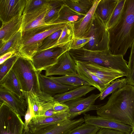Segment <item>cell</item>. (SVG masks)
I'll return each mask as SVG.
<instances>
[{"label":"cell","mask_w":134,"mask_h":134,"mask_svg":"<svg viewBox=\"0 0 134 134\" xmlns=\"http://www.w3.org/2000/svg\"><path fill=\"white\" fill-rule=\"evenodd\" d=\"M75 61L78 74L83 80L91 86L95 87L100 92H102L108 86L99 79L82 65L80 62Z\"/></svg>","instance_id":"7402d4cb"},{"label":"cell","mask_w":134,"mask_h":134,"mask_svg":"<svg viewBox=\"0 0 134 134\" xmlns=\"http://www.w3.org/2000/svg\"><path fill=\"white\" fill-rule=\"evenodd\" d=\"M127 134H134V129L132 130V131L130 133Z\"/></svg>","instance_id":"7bdbcfd3"},{"label":"cell","mask_w":134,"mask_h":134,"mask_svg":"<svg viewBox=\"0 0 134 134\" xmlns=\"http://www.w3.org/2000/svg\"><path fill=\"white\" fill-rule=\"evenodd\" d=\"M12 69L19 81L23 94L30 92L38 93L41 91L38 72L31 60L19 56Z\"/></svg>","instance_id":"5b68a950"},{"label":"cell","mask_w":134,"mask_h":134,"mask_svg":"<svg viewBox=\"0 0 134 134\" xmlns=\"http://www.w3.org/2000/svg\"><path fill=\"white\" fill-rule=\"evenodd\" d=\"M85 15L75 12L65 4L60 9L57 18L51 24L73 23L79 20Z\"/></svg>","instance_id":"cb8c5ba5"},{"label":"cell","mask_w":134,"mask_h":134,"mask_svg":"<svg viewBox=\"0 0 134 134\" xmlns=\"http://www.w3.org/2000/svg\"><path fill=\"white\" fill-rule=\"evenodd\" d=\"M100 93L92 94L86 98L81 97L64 103L69 107L68 119L72 120L81 114H85L89 111L98 110L103 105H95L96 100L99 97Z\"/></svg>","instance_id":"ba28073f"},{"label":"cell","mask_w":134,"mask_h":134,"mask_svg":"<svg viewBox=\"0 0 134 134\" xmlns=\"http://www.w3.org/2000/svg\"><path fill=\"white\" fill-rule=\"evenodd\" d=\"M68 51L75 60L92 62L123 72L126 77L128 75L129 68L123 56L113 55L109 50L92 51L81 48L71 49Z\"/></svg>","instance_id":"3957f363"},{"label":"cell","mask_w":134,"mask_h":134,"mask_svg":"<svg viewBox=\"0 0 134 134\" xmlns=\"http://www.w3.org/2000/svg\"><path fill=\"white\" fill-rule=\"evenodd\" d=\"M40 89L41 91L52 96L74 89L78 86L62 84L49 77L38 72Z\"/></svg>","instance_id":"2e32d148"},{"label":"cell","mask_w":134,"mask_h":134,"mask_svg":"<svg viewBox=\"0 0 134 134\" xmlns=\"http://www.w3.org/2000/svg\"><path fill=\"white\" fill-rule=\"evenodd\" d=\"M74 38L72 23H67L62 29L60 36L54 47H59L66 51L70 49V47Z\"/></svg>","instance_id":"484cf974"},{"label":"cell","mask_w":134,"mask_h":134,"mask_svg":"<svg viewBox=\"0 0 134 134\" xmlns=\"http://www.w3.org/2000/svg\"><path fill=\"white\" fill-rule=\"evenodd\" d=\"M68 112H63L52 116L33 117L28 125L29 130L33 131L49 125L57 124L68 120Z\"/></svg>","instance_id":"d6986e66"},{"label":"cell","mask_w":134,"mask_h":134,"mask_svg":"<svg viewBox=\"0 0 134 134\" xmlns=\"http://www.w3.org/2000/svg\"><path fill=\"white\" fill-rule=\"evenodd\" d=\"M89 42L82 48L88 50L102 51L109 50V35L105 25L96 14L87 38Z\"/></svg>","instance_id":"8992f818"},{"label":"cell","mask_w":134,"mask_h":134,"mask_svg":"<svg viewBox=\"0 0 134 134\" xmlns=\"http://www.w3.org/2000/svg\"><path fill=\"white\" fill-rule=\"evenodd\" d=\"M25 99L0 86V103H5L21 116H25L27 108V102Z\"/></svg>","instance_id":"e0dca14e"},{"label":"cell","mask_w":134,"mask_h":134,"mask_svg":"<svg viewBox=\"0 0 134 134\" xmlns=\"http://www.w3.org/2000/svg\"><path fill=\"white\" fill-rule=\"evenodd\" d=\"M22 34L21 29L0 46V56L9 52L17 53L20 46Z\"/></svg>","instance_id":"83f0119b"},{"label":"cell","mask_w":134,"mask_h":134,"mask_svg":"<svg viewBox=\"0 0 134 134\" xmlns=\"http://www.w3.org/2000/svg\"><path fill=\"white\" fill-rule=\"evenodd\" d=\"M118 0H100L95 13L106 25L112 14Z\"/></svg>","instance_id":"603a6c76"},{"label":"cell","mask_w":134,"mask_h":134,"mask_svg":"<svg viewBox=\"0 0 134 134\" xmlns=\"http://www.w3.org/2000/svg\"><path fill=\"white\" fill-rule=\"evenodd\" d=\"M0 86L25 99L21 86L15 74L12 69L3 79L0 81Z\"/></svg>","instance_id":"d4e9b609"},{"label":"cell","mask_w":134,"mask_h":134,"mask_svg":"<svg viewBox=\"0 0 134 134\" xmlns=\"http://www.w3.org/2000/svg\"><path fill=\"white\" fill-rule=\"evenodd\" d=\"M84 122V119L82 118L76 119L68 120L33 131H23V134H67L72 129Z\"/></svg>","instance_id":"7c38bea8"},{"label":"cell","mask_w":134,"mask_h":134,"mask_svg":"<svg viewBox=\"0 0 134 134\" xmlns=\"http://www.w3.org/2000/svg\"><path fill=\"white\" fill-rule=\"evenodd\" d=\"M100 128L85 123L73 129L67 134H96Z\"/></svg>","instance_id":"836d02e7"},{"label":"cell","mask_w":134,"mask_h":134,"mask_svg":"<svg viewBox=\"0 0 134 134\" xmlns=\"http://www.w3.org/2000/svg\"><path fill=\"white\" fill-rule=\"evenodd\" d=\"M51 77L62 84L67 85L78 87L84 85L91 86L89 83L82 79L78 74L74 75L65 76L59 77L51 76Z\"/></svg>","instance_id":"f546056e"},{"label":"cell","mask_w":134,"mask_h":134,"mask_svg":"<svg viewBox=\"0 0 134 134\" xmlns=\"http://www.w3.org/2000/svg\"><path fill=\"white\" fill-rule=\"evenodd\" d=\"M100 1L95 0L93 6L84 17L72 23L74 38H87L92 24L96 9Z\"/></svg>","instance_id":"ac0fdd59"},{"label":"cell","mask_w":134,"mask_h":134,"mask_svg":"<svg viewBox=\"0 0 134 134\" xmlns=\"http://www.w3.org/2000/svg\"><path fill=\"white\" fill-rule=\"evenodd\" d=\"M66 52L59 47H54L38 51L31 60L36 70L40 72L55 64L59 57Z\"/></svg>","instance_id":"9c48e42d"},{"label":"cell","mask_w":134,"mask_h":134,"mask_svg":"<svg viewBox=\"0 0 134 134\" xmlns=\"http://www.w3.org/2000/svg\"><path fill=\"white\" fill-rule=\"evenodd\" d=\"M49 0H26L23 14L34 12L49 2Z\"/></svg>","instance_id":"e575fe53"},{"label":"cell","mask_w":134,"mask_h":134,"mask_svg":"<svg viewBox=\"0 0 134 134\" xmlns=\"http://www.w3.org/2000/svg\"><path fill=\"white\" fill-rule=\"evenodd\" d=\"M134 129V124H133V127H132V130H133Z\"/></svg>","instance_id":"ee69618b"},{"label":"cell","mask_w":134,"mask_h":134,"mask_svg":"<svg viewBox=\"0 0 134 134\" xmlns=\"http://www.w3.org/2000/svg\"><path fill=\"white\" fill-rule=\"evenodd\" d=\"M62 31V29L59 30L45 38L43 40L37 52L54 47L60 36Z\"/></svg>","instance_id":"d6a6232c"},{"label":"cell","mask_w":134,"mask_h":134,"mask_svg":"<svg viewBox=\"0 0 134 134\" xmlns=\"http://www.w3.org/2000/svg\"><path fill=\"white\" fill-rule=\"evenodd\" d=\"M125 0H118L109 21L106 25L108 30L113 27L118 21L121 15Z\"/></svg>","instance_id":"1f68e13d"},{"label":"cell","mask_w":134,"mask_h":134,"mask_svg":"<svg viewBox=\"0 0 134 134\" xmlns=\"http://www.w3.org/2000/svg\"><path fill=\"white\" fill-rule=\"evenodd\" d=\"M85 123L99 128L109 129L120 131L126 134L132 130L131 126L100 116H94L85 114Z\"/></svg>","instance_id":"5bb4252c"},{"label":"cell","mask_w":134,"mask_h":134,"mask_svg":"<svg viewBox=\"0 0 134 134\" xmlns=\"http://www.w3.org/2000/svg\"><path fill=\"white\" fill-rule=\"evenodd\" d=\"M127 84V80L126 78L121 79H116L112 81L102 92L100 93V100L104 99L109 95Z\"/></svg>","instance_id":"4dcf8cb0"},{"label":"cell","mask_w":134,"mask_h":134,"mask_svg":"<svg viewBox=\"0 0 134 134\" xmlns=\"http://www.w3.org/2000/svg\"><path fill=\"white\" fill-rule=\"evenodd\" d=\"M51 8L46 14L45 21L47 24H51L58 18L62 6L65 4V0H49Z\"/></svg>","instance_id":"f1b7e54d"},{"label":"cell","mask_w":134,"mask_h":134,"mask_svg":"<svg viewBox=\"0 0 134 134\" xmlns=\"http://www.w3.org/2000/svg\"><path fill=\"white\" fill-rule=\"evenodd\" d=\"M26 0H0V19L2 23L22 15Z\"/></svg>","instance_id":"8fae6325"},{"label":"cell","mask_w":134,"mask_h":134,"mask_svg":"<svg viewBox=\"0 0 134 134\" xmlns=\"http://www.w3.org/2000/svg\"><path fill=\"white\" fill-rule=\"evenodd\" d=\"M24 129L21 116L6 104L1 103L0 134H23Z\"/></svg>","instance_id":"52a82bcc"},{"label":"cell","mask_w":134,"mask_h":134,"mask_svg":"<svg viewBox=\"0 0 134 134\" xmlns=\"http://www.w3.org/2000/svg\"><path fill=\"white\" fill-rule=\"evenodd\" d=\"M51 8L49 2L42 7L34 12L23 14L21 28L22 32L45 25V18Z\"/></svg>","instance_id":"9a60e30c"},{"label":"cell","mask_w":134,"mask_h":134,"mask_svg":"<svg viewBox=\"0 0 134 134\" xmlns=\"http://www.w3.org/2000/svg\"><path fill=\"white\" fill-rule=\"evenodd\" d=\"M98 116L133 127L134 86L127 84L112 93L107 102L96 111Z\"/></svg>","instance_id":"6da1fadb"},{"label":"cell","mask_w":134,"mask_h":134,"mask_svg":"<svg viewBox=\"0 0 134 134\" xmlns=\"http://www.w3.org/2000/svg\"><path fill=\"white\" fill-rule=\"evenodd\" d=\"M19 56L15 55L5 61L0 66V81L12 69Z\"/></svg>","instance_id":"d590c367"},{"label":"cell","mask_w":134,"mask_h":134,"mask_svg":"<svg viewBox=\"0 0 134 134\" xmlns=\"http://www.w3.org/2000/svg\"><path fill=\"white\" fill-rule=\"evenodd\" d=\"M80 62L89 71L93 74L108 86L115 80L124 76L126 77V75L123 72L111 68L91 62Z\"/></svg>","instance_id":"4fadbf2b"},{"label":"cell","mask_w":134,"mask_h":134,"mask_svg":"<svg viewBox=\"0 0 134 134\" xmlns=\"http://www.w3.org/2000/svg\"><path fill=\"white\" fill-rule=\"evenodd\" d=\"M15 55H17L15 52H11L6 53L0 56V64L3 63L6 60Z\"/></svg>","instance_id":"b9f144b4"},{"label":"cell","mask_w":134,"mask_h":134,"mask_svg":"<svg viewBox=\"0 0 134 134\" xmlns=\"http://www.w3.org/2000/svg\"><path fill=\"white\" fill-rule=\"evenodd\" d=\"M88 37L83 38H74L70 47L71 49H76L82 48L89 41Z\"/></svg>","instance_id":"74e56055"},{"label":"cell","mask_w":134,"mask_h":134,"mask_svg":"<svg viewBox=\"0 0 134 134\" xmlns=\"http://www.w3.org/2000/svg\"><path fill=\"white\" fill-rule=\"evenodd\" d=\"M95 0H65L66 4L72 9L86 15L93 6Z\"/></svg>","instance_id":"4316f807"},{"label":"cell","mask_w":134,"mask_h":134,"mask_svg":"<svg viewBox=\"0 0 134 134\" xmlns=\"http://www.w3.org/2000/svg\"><path fill=\"white\" fill-rule=\"evenodd\" d=\"M108 31L109 50L124 56L134 41V0H125L118 21Z\"/></svg>","instance_id":"7a4b0ae2"},{"label":"cell","mask_w":134,"mask_h":134,"mask_svg":"<svg viewBox=\"0 0 134 134\" xmlns=\"http://www.w3.org/2000/svg\"><path fill=\"white\" fill-rule=\"evenodd\" d=\"M96 134H126L118 130L104 128H100Z\"/></svg>","instance_id":"ab89813d"},{"label":"cell","mask_w":134,"mask_h":134,"mask_svg":"<svg viewBox=\"0 0 134 134\" xmlns=\"http://www.w3.org/2000/svg\"><path fill=\"white\" fill-rule=\"evenodd\" d=\"M53 109L56 112H68L69 108L67 105L64 103L55 102L53 105Z\"/></svg>","instance_id":"60d3db41"},{"label":"cell","mask_w":134,"mask_h":134,"mask_svg":"<svg viewBox=\"0 0 134 134\" xmlns=\"http://www.w3.org/2000/svg\"><path fill=\"white\" fill-rule=\"evenodd\" d=\"M67 23L46 24L22 32L16 55L31 60L47 37L62 29Z\"/></svg>","instance_id":"277c9868"},{"label":"cell","mask_w":134,"mask_h":134,"mask_svg":"<svg viewBox=\"0 0 134 134\" xmlns=\"http://www.w3.org/2000/svg\"><path fill=\"white\" fill-rule=\"evenodd\" d=\"M22 18L23 15L2 23L0 29V46L21 29Z\"/></svg>","instance_id":"ffe728a7"},{"label":"cell","mask_w":134,"mask_h":134,"mask_svg":"<svg viewBox=\"0 0 134 134\" xmlns=\"http://www.w3.org/2000/svg\"><path fill=\"white\" fill-rule=\"evenodd\" d=\"M128 65L129 72L126 79L127 84L134 86V41L132 46Z\"/></svg>","instance_id":"8d00e7d4"},{"label":"cell","mask_w":134,"mask_h":134,"mask_svg":"<svg viewBox=\"0 0 134 134\" xmlns=\"http://www.w3.org/2000/svg\"><path fill=\"white\" fill-rule=\"evenodd\" d=\"M96 89L95 87L90 85H84L64 93L55 94L53 97L55 101L64 103L81 97Z\"/></svg>","instance_id":"44dd1931"},{"label":"cell","mask_w":134,"mask_h":134,"mask_svg":"<svg viewBox=\"0 0 134 134\" xmlns=\"http://www.w3.org/2000/svg\"><path fill=\"white\" fill-rule=\"evenodd\" d=\"M45 70V75L47 76L56 75H74L78 74L75 61L68 51L60 56L55 64Z\"/></svg>","instance_id":"30bf717a"},{"label":"cell","mask_w":134,"mask_h":134,"mask_svg":"<svg viewBox=\"0 0 134 134\" xmlns=\"http://www.w3.org/2000/svg\"><path fill=\"white\" fill-rule=\"evenodd\" d=\"M27 108L24 116L25 121L24 131H28L29 129L28 127L29 123L33 117L34 116L33 112L31 108L27 105Z\"/></svg>","instance_id":"f35d334b"}]
</instances>
